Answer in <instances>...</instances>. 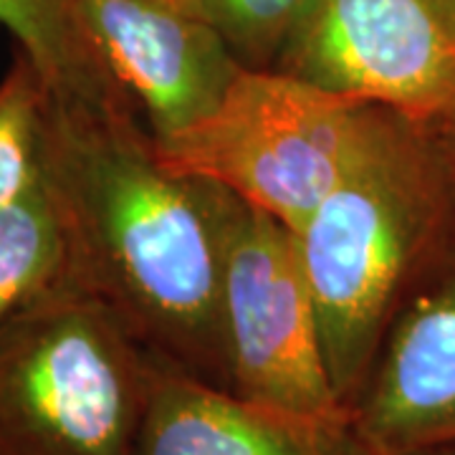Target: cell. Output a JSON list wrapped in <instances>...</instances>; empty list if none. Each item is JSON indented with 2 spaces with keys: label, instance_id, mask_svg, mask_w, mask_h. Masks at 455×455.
<instances>
[{
  "label": "cell",
  "instance_id": "6da1fadb",
  "mask_svg": "<svg viewBox=\"0 0 455 455\" xmlns=\"http://www.w3.org/2000/svg\"><path fill=\"white\" fill-rule=\"evenodd\" d=\"M44 185L64 220L71 278L149 355L233 390L223 266L235 196L172 170L137 112L53 97Z\"/></svg>",
  "mask_w": 455,
  "mask_h": 455
},
{
  "label": "cell",
  "instance_id": "7a4b0ae2",
  "mask_svg": "<svg viewBox=\"0 0 455 455\" xmlns=\"http://www.w3.org/2000/svg\"><path fill=\"white\" fill-rule=\"evenodd\" d=\"M293 238L326 372L352 412L395 316L455 245V180L433 127L385 109Z\"/></svg>",
  "mask_w": 455,
  "mask_h": 455
},
{
  "label": "cell",
  "instance_id": "3957f363",
  "mask_svg": "<svg viewBox=\"0 0 455 455\" xmlns=\"http://www.w3.org/2000/svg\"><path fill=\"white\" fill-rule=\"evenodd\" d=\"M152 355L76 281L0 326V455H134Z\"/></svg>",
  "mask_w": 455,
  "mask_h": 455
},
{
  "label": "cell",
  "instance_id": "277c9868",
  "mask_svg": "<svg viewBox=\"0 0 455 455\" xmlns=\"http://www.w3.org/2000/svg\"><path fill=\"white\" fill-rule=\"evenodd\" d=\"M385 109L278 68H243L215 112L155 147L172 170L226 188L296 233L349 172Z\"/></svg>",
  "mask_w": 455,
  "mask_h": 455
},
{
  "label": "cell",
  "instance_id": "5b68a950",
  "mask_svg": "<svg viewBox=\"0 0 455 455\" xmlns=\"http://www.w3.org/2000/svg\"><path fill=\"white\" fill-rule=\"evenodd\" d=\"M233 392L314 418H349L326 372L316 304L296 238L235 196L223 266Z\"/></svg>",
  "mask_w": 455,
  "mask_h": 455
},
{
  "label": "cell",
  "instance_id": "8992f818",
  "mask_svg": "<svg viewBox=\"0 0 455 455\" xmlns=\"http://www.w3.org/2000/svg\"><path fill=\"white\" fill-rule=\"evenodd\" d=\"M274 68L433 122L455 104V0H316Z\"/></svg>",
  "mask_w": 455,
  "mask_h": 455
},
{
  "label": "cell",
  "instance_id": "52a82bcc",
  "mask_svg": "<svg viewBox=\"0 0 455 455\" xmlns=\"http://www.w3.org/2000/svg\"><path fill=\"white\" fill-rule=\"evenodd\" d=\"M82 16L155 142L218 109L245 66L185 0H82Z\"/></svg>",
  "mask_w": 455,
  "mask_h": 455
},
{
  "label": "cell",
  "instance_id": "ba28073f",
  "mask_svg": "<svg viewBox=\"0 0 455 455\" xmlns=\"http://www.w3.org/2000/svg\"><path fill=\"white\" fill-rule=\"evenodd\" d=\"M349 415L372 455L455 440V245L395 316Z\"/></svg>",
  "mask_w": 455,
  "mask_h": 455
},
{
  "label": "cell",
  "instance_id": "9c48e42d",
  "mask_svg": "<svg viewBox=\"0 0 455 455\" xmlns=\"http://www.w3.org/2000/svg\"><path fill=\"white\" fill-rule=\"evenodd\" d=\"M134 455H372L352 418L263 405L152 355Z\"/></svg>",
  "mask_w": 455,
  "mask_h": 455
},
{
  "label": "cell",
  "instance_id": "30bf717a",
  "mask_svg": "<svg viewBox=\"0 0 455 455\" xmlns=\"http://www.w3.org/2000/svg\"><path fill=\"white\" fill-rule=\"evenodd\" d=\"M0 26L49 84L51 97L101 112H137L107 68L82 16V0H0Z\"/></svg>",
  "mask_w": 455,
  "mask_h": 455
},
{
  "label": "cell",
  "instance_id": "8fae6325",
  "mask_svg": "<svg viewBox=\"0 0 455 455\" xmlns=\"http://www.w3.org/2000/svg\"><path fill=\"white\" fill-rule=\"evenodd\" d=\"M71 278L64 220L41 182L0 211V326Z\"/></svg>",
  "mask_w": 455,
  "mask_h": 455
},
{
  "label": "cell",
  "instance_id": "7c38bea8",
  "mask_svg": "<svg viewBox=\"0 0 455 455\" xmlns=\"http://www.w3.org/2000/svg\"><path fill=\"white\" fill-rule=\"evenodd\" d=\"M51 92L20 49L0 79V211L44 182Z\"/></svg>",
  "mask_w": 455,
  "mask_h": 455
},
{
  "label": "cell",
  "instance_id": "4fadbf2b",
  "mask_svg": "<svg viewBox=\"0 0 455 455\" xmlns=\"http://www.w3.org/2000/svg\"><path fill=\"white\" fill-rule=\"evenodd\" d=\"M223 33L245 68H274L316 0H185Z\"/></svg>",
  "mask_w": 455,
  "mask_h": 455
},
{
  "label": "cell",
  "instance_id": "5bb4252c",
  "mask_svg": "<svg viewBox=\"0 0 455 455\" xmlns=\"http://www.w3.org/2000/svg\"><path fill=\"white\" fill-rule=\"evenodd\" d=\"M427 124L435 132V140H438L440 149L448 160V167H451V175L455 180V104Z\"/></svg>",
  "mask_w": 455,
  "mask_h": 455
},
{
  "label": "cell",
  "instance_id": "9a60e30c",
  "mask_svg": "<svg viewBox=\"0 0 455 455\" xmlns=\"http://www.w3.org/2000/svg\"><path fill=\"white\" fill-rule=\"evenodd\" d=\"M403 455H455V440L453 443H440V445H430V448H418Z\"/></svg>",
  "mask_w": 455,
  "mask_h": 455
}]
</instances>
